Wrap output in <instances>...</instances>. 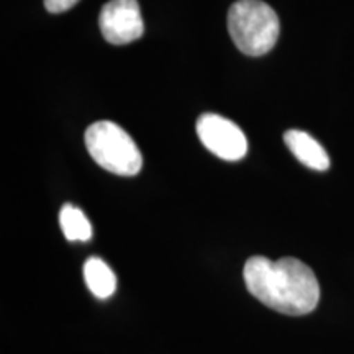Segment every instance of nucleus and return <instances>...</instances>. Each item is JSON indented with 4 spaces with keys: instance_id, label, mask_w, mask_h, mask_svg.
I'll return each instance as SVG.
<instances>
[{
    "instance_id": "1",
    "label": "nucleus",
    "mask_w": 354,
    "mask_h": 354,
    "mask_svg": "<svg viewBox=\"0 0 354 354\" xmlns=\"http://www.w3.org/2000/svg\"><path fill=\"white\" fill-rule=\"evenodd\" d=\"M243 277L251 295L284 315H307L320 300L315 272L300 259L254 256L246 261Z\"/></svg>"
},
{
    "instance_id": "2",
    "label": "nucleus",
    "mask_w": 354,
    "mask_h": 354,
    "mask_svg": "<svg viewBox=\"0 0 354 354\" xmlns=\"http://www.w3.org/2000/svg\"><path fill=\"white\" fill-rule=\"evenodd\" d=\"M228 33L240 51L263 56L276 46L281 24L277 13L261 0H238L228 10Z\"/></svg>"
},
{
    "instance_id": "3",
    "label": "nucleus",
    "mask_w": 354,
    "mask_h": 354,
    "mask_svg": "<svg viewBox=\"0 0 354 354\" xmlns=\"http://www.w3.org/2000/svg\"><path fill=\"white\" fill-rule=\"evenodd\" d=\"M87 151L105 171L117 176H136L143 166V158L135 141L117 123L97 122L84 135Z\"/></svg>"
},
{
    "instance_id": "4",
    "label": "nucleus",
    "mask_w": 354,
    "mask_h": 354,
    "mask_svg": "<svg viewBox=\"0 0 354 354\" xmlns=\"http://www.w3.org/2000/svg\"><path fill=\"white\" fill-rule=\"evenodd\" d=\"M197 135L212 154L225 161H240L248 151L241 128L221 115L203 113L197 120Z\"/></svg>"
},
{
    "instance_id": "5",
    "label": "nucleus",
    "mask_w": 354,
    "mask_h": 354,
    "mask_svg": "<svg viewBox=\"0 0 354 354\" xmlns=\"http://www.w3.org/2000/svg\"><path fill=\"white\" fill-rule=\"evenodd\" d=\"M100 32L112 44H128L143 37L138 0H110L99 15Z\"/></svg>"
},
{
    "instance_id": "6",
    "label": "nucleus",
    "mask_w": 354,
    "mask_h": 354,
    "mask_svg": "<svg viewBox=\"0 0 354 354\" xmlns=\"http://www.w3.org/2000/svg\"><path fill=\"white\" fill-rule=\"evenodd\" d=\"M284 141L290 153L302 162L304 166L315 171H326L330 167V156L325 148L313 138L312 135L302 130L286 131Z\"/></svg>"
},
{
    "instance_id": "7",
    "label": "nucleus",
    "mask_w": 354,
    "mask_h": 354,
    "mask_svg": "<svg viewBox=\"0 0 354 354\" xmlns=\"http://www.w3.org/2000/svg\"><path fill=\"white\" fill-rule=\"evenodd\" d=\"M84 281L88 290L97 299L112 297L117 289V277L112 269L104 263L100 258H88L84 264Z\"/></svg>"
},
{
    "instance_id": "8",
    "label": "nucleus",
    "mask_w": 354,
    "mask_h": 354,
    "mask_svg": "<svg viewBox=\"0 0 354 354\" xmlns=\"http://www.w3.org/2000/svg\"><path fill=\"white\" fill-rule=\"evenodd\" d=\"M59 225L66 240L69 241H88L92 238V225L81 209L64 203L59 212Z\"/></svg>"
},
{
    "instance_id": "9",
    "label": "nucleus",
    "mask_w": 354,
    "mask_h": 354,
    "mask_svg": "<svg viewBox=\"0 0 354 354\" xmlns=\"http://www.w3.org/2000/svg\"><path fill=\"white\" fill-rule=\"evenodd\" d=\"M79 0H44V7L51 13H63L73 8Z\"/></svg>"
}]
</instances>
